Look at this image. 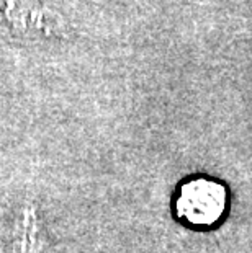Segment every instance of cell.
I'll return each instance as SVG.
<instances>
[{"label": "cell", "mask_w": 252, "mask_h": 253, "mask_svg": "<svg viewBox=\"0 0 252 253\" xmlns=\"http://www.w3.org/2000/svg\"><path fill=\"white\" fill-rule=\"evenodd\" d=\"M228 190L216 180L198 176L184 181L177 191L174 211L180 222L190 227H213L228 209Z\"/></svg>", "instance_id": "cell-1"}, {"label": "cell", "mask_w": 252, "mask_h": 253, "mask_svg": "<svg viewBox=\"0 0 252 253\" xmlns=\"http://www.w3.org/2000/svg\"><path fill=\"white\" fill-rule=\"evenodd\" d=\"M43 244L45 242L38 212L33 206H26L18 212L15 222L12 253H41Z\"/></svg>", "instance_id": "cell-2"}]
</instances>
